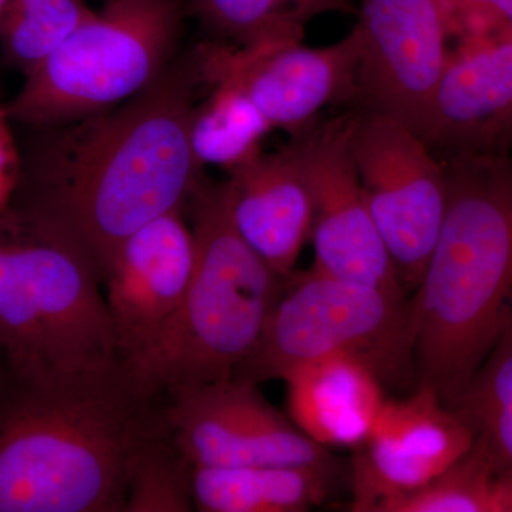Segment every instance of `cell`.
<instances>
[{"mask_svg": "<svg viewBox=\"0 0 512 512\" xmlns=\"http://www.w3.org/2000/svg\"><path fill=\"white\" fill-rule=\"evenodd\" d=\"M473 430L426 386L406 399H386L353 460V510L373 508L443 473L474 444Z\"/></svg>", "mask_w": 512, "mask_h": 512, "instance_id": "obj_13", "label": "cell"}, {"mask_svg": "<svg viewBox=\"0 0 512 512\" xmlns=\"http://www.w3.org/2000/svg\"><path fill=\"white\" fill-rule=\"evenodd\" d=\"M205 86L237 87L272 128L289 136L319 120L320 111L339 101H355L362 45L357 30L333 45L303 46L302 42L201 43L195 47Z\"/></svg>", "mask_w": 512, "mask_h": 512, "instance_id": "obj_9", "label": "cell"}, {"mask_svg": "<svg viewBox=\"0 0 512 512\" xmlns=\"http://www.w3.org/2000/svg\"><path fill=\"white\" fill-rule=\"evenodd\" d=\"M9 120L6 107L0 106V153L16 150L15 141H13L12 133L9 130Z\"/></svg>", "mask_w": 512, "mask_h": 512, "instance_id": "obj_27", "label": "cell"}, {"mask_svg": "<svg viewBox=\"0 0 512 512\" xmlns=\"http://www.w3.org/2000/svg\"><path fill=\"white\" fill-rule=\"evenodd\" d=\"M357 15V110L386 114L417 133L450 60L446 0H362Z\"/></svg>", "mask_w": 512, "mask_h": 512, "instance_id": "obj_12", "label": "cell"}, {"mask_svg": "<svg viewBox=\"0 0 512 512\" xmlns=\"http://www.w3.org/2000/svg\"><path fill=\"white\" fill-rule=\"evenodd\" d=\"M160 404L123 363L46 386L13 380L0 409V512H124L128 460Z\"/></svg>", "mask_w": 512, "mask_h": 512, "instance_id": "obj_3", "label": "cell"}, {"mask_svg": "<svg viewBox=\"0 0 512 512\" xmlns=\"http://www.w3.org/2000/svg\"><path fill=\"white\" fill-rule=\"evenodd\" d=\"M13 377L10 373L8 365H6L5 359H3L2 353H0V409H2L3 402L12 389Z\"/></svg>", "mask_w": 512, "mask_h": 512, "instance_id": "obj_28", "label": "cell"}, {"mask_svg": "<svg viewBox=\"0 0 512 512\" xmlns=\"http://www.w3.org/2000/svg\"><path fill=\"white\" fill-rule=\"evenodd\" d=\"M333 467L192 466L200 512H305L326 500Z\"/></svg>", "mask_w": 512, "mask_h": 512, "instance_id": "obj_18", "label": "cell"}, {"mask_svg": "<svg viewBox=\"0 0 512 512\" xmlns=\"http://www.w3.org/2000/svg\"><path fill=\"white\" fill-rule=\"evenodd\" d=\"M357 111L316 120L291 137L313 204L312 268L407 295L377 231L352 154Z\"/></svg>", "mask_w": 512, "mask_h": 512, "instance_id": "obj_11", "label": "cell"}, {"mask_svg": "<svg viewBox=\"0 0 512 512\" xmlns=\"http://www.w3.org/2000/svg\"><path fill=\"white\" fill-rule=\"evenodd\" d=\"M187 207L195 241L190 286L156 342L124 363L131 382L154 399L174 387L234 377L258 345L288 278L239 235L224 184L202 175Z\"/></svg>", "mask_w": 512, "mask_h": 512, "instance_id": "obj_4", "label": "cell"}, {"mask_svg": "<svg viewBox=\"0 0 512 512\" xmlns=\"http://www.w3.org/2000/svg\"><path fill=\"white\" fill-rule=\"evenodd\" d=\"M208 87L210 94L192 113L191 147L201 168L211 165L229 174L264 151L262 141L274 128L237 87Z\"/></svg>", "mask_w": 512, "mask_h": 512, "instance_id": "obj_20", "label": "cell"}, {"mask_svg": "<svg viewBox=\"0 0 512 512\" xmlns=\"http://www.w3.org/2000/svg\"><path fill=\"white\" fill-rule=\"evenodd\" d=\"M202 86L194 47L137 96L55 127L10 205L80 249L103 284L124 239L184 210L204 175L190 140Z\"/></svg>", "mask_w": 512, "mask_h": 512, "instance_id": "obj_1", "label": "cell"}, {"mask_svg": "<svg viewBox=\"0 0 512 512\" xmlns=\"http://www.w3.org/2000/svg\"><path fill=\"white\" fill-rule=\"evenodd\" d=\"M93 13L86 0H8L0 16L3 59L28 73Z\"/></svg>", "mask_w": 512, "mask_h": 512, "instance_id": "obj_24", "label": "cell"}, {"mask_svg": "<svg viewBox=\"0 0 512 512\" xmlns=\"http://www.w3.org/2000/svg\"><path fill=\"white\" fill-rule=\"evenodd\" d=\"M6 2L8 0H0V16H2L3 10H5Z\"/></svg>", "mask_w": 512, "mask_h": 512, "instance_id": "obj_29", "label": "cell"}, {"mask_svg": "<svg viewBox=\"0 0 512 512\" xmlns=\"http://www.w3.org/2000/svg\"><path fill=\"white\" fill-rule=\"evenodd\" d=\"M289 419L320 446L359 448L382 412L383 383L355 357L333 355L285 377Z\"/></svg>", "mask_w": 512, "mask_h": 512, "instance_id": "obj_17", "label": "cell"}, {"mask_svg": "<svg viewBox=\"0 0 512 512\" xmlns=\"http://www.w3.org/2000/svg\"><path fill=\"white\" fill-rule=\"evenodd\" d=\"M101 285L80 249L13 205L0 211V353L15 382L123 363Z\"/></svg>", "mask_w": 512, "mask_h": 512, "instance_id": "obj_5", "label": "cell"}, {"mask_svg": "<svg viewBox=\"0 0 512 512\" xmlns=\"http://www.w3.org/2000/svg\"><path fill=\"white\" fill-rule=\"evenodd\" d=\"M224 188L239 235L276 274H293L311 238L313 204L292 141L275 153L262 151L229 173Z\"/></svg>", "mask_w": 512, "mask_h": 512, "instance_id": "obj_16", "label": "cell"}, {"mask_svg": "<svg viewBox=\"0 0 512 512\" xmlns=\"http://www.w3.org/2000/svg\"><path fill=\"white\" fill-rule=\"evenodd\" d=\"M183 211L168 212L124 239L104 274V299L123 365L156 342L190 286L195 241Z\"/></svg>", "mask_w": 512, "mask_h": 512, "instance_id": "obj_14", "label": "cell"}, {"mask_svg": "<svg viewBox=\"0 0 512 512\" xmlns=\"http://www.w3.org/2000/svg\"><path fill=\"white\" fill-rule=\"evenodd\" d=\"M356 111L352 154L367 208L403 288L414 292L446 215V168L407 124Z\"/></svg>", "mask_w": 512, "mask_h": 512, "instance_id": "obj_8", "label": "cell"}, {"mask_svg": "<svg viewBox=\"0 0 512 512\" xmlns=\"http://www.w3.org/2000/svg\"><path fill=\"white\" fill-rule=\"evenodd\" d=\"M439 158L512 154V39L448 60L417 131Z\"/></svg>", "mask_w": 512, "mask_h": 512, "instance_id": "obj_15", "label": "cell"}, {"mask_svg": "<svg viewBox=\"0 0 512 512\" xmlns=\"http://www.w3.org/2000/svg\"><path fill=\"white\" fill-rule=\"evenodd\" d=\"M373 512H512V476L474 440L439 476L387 498Z\"/></svg>", "mask_w": 512, "mask_h": 512, "instance_id": "obj_19", "label": "cell"}, {"mask_svg": "<svg viewBox=\"0 0 512 512\" xmlns=\"http://www.w3.org/2000/svg\"><path fill=\"white\" fill-rule=\"evenodd\" d=\"M192 464L168 430L163 402L128 460L124 512H191Z\"/></svg>", "mask_w": 512, "mask_h": 512, "instance_id": "obj_22", "label": "cell"}, {"mask_svg": "<svg viewBox=\"0 0 512 512\" xmlns=\"http://www.w3.org/2000/svg\"><path fill=\"white\" fill-rule=\"evenodd\" d=\"M451 20L474 19L501 26L512 39V0H446Z\"/></svg>", "mask_w": 512, "mask_h": 512, "instance_id": "obj_25", "label": "cell"}, {"mask_svg": "<svg viewBox=\"0 0 512 512\" xmlns=\"http://www.w3.org/2000/svg\"><path fill=\"white\" fill-rule=\"evenodd\" d=\"M208 29L235 46L302 42L308 23L330 13L350 15V0H192Z\"/></svg>", "mask_w": 512, "mask_h": 512, "instance_id": "obj_21", "label": "cell"}, {"mask_svg": "<svg viewBox=\"0 0 512 512\" xmlns=\"http://www.w3.org/2000/svg\"><path fill=\"white\" fill-rule=\"evenodd\" d=\"M440 160L447 210L410 329L417 386L454 409L512 319V154Z\"/></svg>", "mask_w": 512, "mask_h": 512, "instance_id": "obj_2", "label": "cell"}, {"mask_svg": "<svg viewBox=\"0 0 512 512\" xmlns=\"http://www.w3.org/2000/svg\"><path fill=\"white\" fill-rule=\"evenodd\" d=\"M454 410L466 420L494 463L512 476V319Z\"/></svg>", "mask_w": 512, "mask_h": 512, "instance_id": "obj_23", "label": "cell"}, {"mask_svg": "<svg viewBox=\"0 0 512 512\" xmlns=\"http://www.w3.org/2000/svg\"><path fill=\"white\" fill-rule=\"evenodd\" d=\"M22 167L18 150L0 153V211L6 210L12 204L18 191Z\"/></svg>", "mask_w": 512, "mask_h": 512, "instance_id": "obj_26", "label": "cell"}, {"mask_svg": "<svg viewBox=\"0 0 512 512\" xmlns=\"http://www.w3.org/2000/svg\"><path fill=\"white\" fill-rule=\"evenodd\" d=\"M365 363L383 386L416 382L410 298L311 269L286 278L258 345L235 379L258 386L323 357Z\"/></svg>", "mask_w": 512, "mask_h": 512, "instance_id": "obj_7", "label": "cell"}, {"mask_svg": "<svg viewBox=\"0 0 512 512\" xmlns=\"http://www.w3.org/2000/svg\"><path fill=\"white\" fill-rule=\"evenodd\" d=\"M168 430L192 466L333 467L329 448L303 434L245 380L163 393Z\"/></svg>", "mask_w": 512, "mask_h": 512, "instance_id": "obj_10", "label": "cell"}, {"mask_svg": "<svg viewBox=\"0 0 512 512\" xmlns=\"http://www.w3.org/2000/svg\"><path fill=\"white\" fill-rule=\"evenodd\" d=\"M183 28L180 0H107L29 70L6 104L10 120L55 128L119 106L173 62Z\"/></svg>", "mask_w": 512, "mask_h": 512, "instance_id": "obj_6", "label": "cell"}]
</instances>
